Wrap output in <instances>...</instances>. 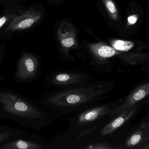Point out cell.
I'll return each mask as SVG.
<instances>
[{"label":"cell","instance_id":"cell-1","mask_svg":"<svg viewBox=\"0 0 149 149\" xmlns=\"http://www.w3.org/2000/svg\"><path fill=\"white\" fill-rule=\"evenodd\" d=\"M0 103L8 113L20 117L39 118L41 113L34 106L13 94L0 92Z\"/></svg>","mask_w":149,"mask_h":149},{"label":"cell","instance_id":"cell-2","mask_svg":"<svg viewBox=\"0 0 149 149\" xmlns=\"http://www.w3.org/2000/svg\"><path fill=\"white\" fill-rule=\"evenodd\" d=\"M81 90L63 91L53 96L49 100L50 103L59 107L74 106L90 100L88 94L81 93Z\"/></svg>","mask_w":149,"mask_h":149},{"label":"cell","instance_id":"cell-3","mask_svg":"<svg viewBox=\"0 0 149 149\" xmlns=\"http://www.w3.org/2000/svg\"><path fill=\"white\" fill-rule=\"evenodd\" d=\"M42 17L40 11L31 9L22 14L15 16L6 29V32L24 30L37 23Z\"/></svg>","mask_w":149,"mask_h":149},{"label":"cell","instance_id":"cell-4","mask_svg":"<svg viewBox=\"0 0 149 149\" xmlns=\"http://www.w3.org/2000/svg\"><path fill=\"white\" fill-rule=\"evenodd\" d=\"M39 65V60L36 56L24 54L18 62L17 77L23 80L32 79L36 74Z\"/></svg>","mask_w":149,"mask_h":149},{"label":"cell","instance_id":"cell-5","mask_svg":"<svg viewBox=\"0 0 149 149\" xmlns=\"http://www.w3.org/2000/svg\"><path fill=\"white\" fill-rule=\"evenodd\" d=\"M149 84H144L136 88L120 106L111 111V116L118 114L121 111L131 106L143 99L149 95Z\"/></svg>","mask_w":149,"mask_h":149},{"label":"cell","instance_id":"cell-6","mask_svg":"<svg viewBox=\"0 0 149 149\" xmlns=\"http://www.w3.org/2000/svg\"><path fill=\"white\" fill-rule=\"evenodd\" d=\"M137 104L123 111L118 113V117L105 125L101 132L102 136L109 135L113 133L116 130L125 123L133 116L136 109Z\"/></svg>","mask_w":149,"mask_h":149},{"label":"cell","instance_id":"cell-7","mask_svg":"<svg viewBox=\"0 0 149 149\" xmlns=\"http://www.w3.org/2000/svg\"><path fill=\"white\" fill-rule=\"evenodd\" d=\"M111 111L107 106H101L88 110L83 112L78 117L79 125H85L95 121L104 115Z\"/></svg>","mask_w":149,"mask_h":149},{"label":"cell","instance_id":"cell-8","mask_svg":"<svg viewBox=\"0 0 149 149\" xmlns=\"http://www.w3.org/2000/svg\"><path fill=\"white\" fill-rule=\"evenodd\" d=\"M42 146L30 141L19 139L7 143L0 149H41Z\"/></svg>","mask_w":149,"mask_h":149},{"label":"cell","instance_id":"cell-9","mask_svg":"<svg viewBox=\"0 0 149 149\" xmlns=\"http://www.w3.org/2000/svg\"><path fill=\"white\" fill-rule=\"evenodd\" d=\"M82 78V77L78 74L61 73L56 75L52 81L57 85H68L79 82Z\"/></svg>","mask_w":149,"mask_h":149},{"label":"cell","instance_id":"cell-10","mask_svg":"<svg viewBox=\"0 0 149 149\" xmlns=\"http://www.w3.org/2000/svg\"><path fill=\"white\" fill-rule=\"evenodd\" d=\"M146 125L143 124L140 128L138 129L130 136L126 141V144L128 147H133L146 140Z\"/></svg>","mask_w":149,"mask_h":149},{"label":"cell","instance_id":"cell-11","mask_svg":"<svg viewBox=\"0 0 149 149\" xmlns=\"http://www.w3.org/2000/svg\"><path fill=\"white\" fill-rule=\"evenodd\" d=\"M91 49L95 54L101 58H110L114 56L116 54L115 49L106 45H101L97 47L93 46Z\"/></svg>","mask_w":149,"mask_h":149},{"label":"cell","instance_id":"cell-12","mask_svg":"<svg viewBox=\"0 0 149 149\" xmlns=\"http://www.w3.org/2000/svg\"><path fill=\"white\" fill-rule=\"evenodd\" d=\"M73 34H63L58 31V36L63 47L65 48H70L75 43L74 38L72 37Z\"/></svg>","mask_w":149,"mask_h":149},{"label":"cell","instance_id":"cell-13","mask_svg":"<svg viewBox=\"0 0 149 149\" xmlns=\"http://www.w3.org/2000/svg\"><path fill=\"white\" fill-rule=\"evenodd\" d=\"M102 1L111 18L114 20H117L118 19V13L114 2L111 0H102Z\"/></svg>","mask_w":149,"mask_h":149},{"label":"cell","instance_id":"cell-14","mask_svg":"<svg viewBox=\"0 0 149 149\" xmlns=\"http://www.w3.org/2000/svg\"><path fill=\"white\" fill-rule=\"evenodd\" d=\"M112 45L115 49L121 51H127L133 47L134 43L131 42L116 40L113 42Z\"/></svg>","mask_w":149,"mask_h":149},{"label":"cell","instance_id":"cell-15","mask_svg":"<svg viewBox=\"0 0 149 149\" xmlns=\"http://www.w3.org/2000/svg\"><path fill=\"white\" fill-rule=\"evenodd\" d=\"M16 15L14 14H8L0 18V29L8 22L12 20Z\"/></svg>","mask_w":149,"mask_h":149},{"label":"cell","instance_id":"cell-16","mask_svg":"<svg viewBox=\"0 0 149 149\" xmlns=\"http://www.w3.org/2000/svg\"><path fill=\"white\" fill-rule=\"evenodd\" d=\"M115 147L111 146L106 143H95L89 146L87 148H92V149H111Z\"/></svg>","mask_w":149,"mask_h":149},{"label":"cell","instance_id":"cell-17","mask_svg":"<svg viewBox=\"0 0 149 149\" xmlns=\"http://www.w3.org/2000/svg\"><path fill=\"white\" fill-rule=\"evenodd\" d=\"M11 136L9 132H5V133H0V143L6 141Z\"/></svg>","mask_w":149,"mask_h":149},{"label":"cell","instance_id":"cell-18","mask_svg":"<svg viewBox=\"0 0 149 149\" xmlns=\"http://www.w3.org/2000/svg\"><path fill=\"white\" fill-rule=\"evenodd\" d=\"M138 17L136 15H131L128 18V22L130 25H133L136 22Z\"/></svg>","mask_w":149,"mask_h":149},{"label":"cell","instance_id":"cell-19","mask_svg":"<svg viewBox=\"0 0 149 149\" xmlns=\"http://www.w3.org/2000/svg\"><path fill=\"white\" fill-rule=\"evenodd\" d=\"M52 1H55V0H52Z\"/></svg>","mask_w":149,"mask_h":149}]
</instances>
